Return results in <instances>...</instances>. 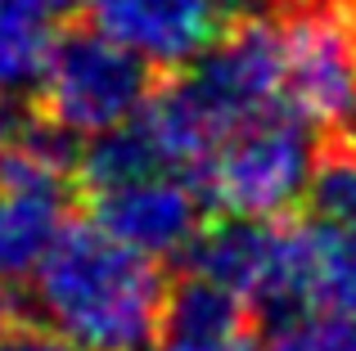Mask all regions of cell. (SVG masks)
<instances>
[{"instance_id": "6da1fadb", "label": "cell", "mask_w": 356, "mask_h": 351, "mask_svg": "<svg viewBox=\"0 0 356 351\" xmlns=\"http://www.w3.org/2000/svg\"><path fill=\"white\" fill-rule=\"evenodd\" d=\"M27 284L36 325L72 338L86 351H145L163 329V266L118 243L95 221H68Z\"/></svg>"}, {"instance_id": "7a4b0ae2", "label": "cell", "mask_w": 356, "mask_h": 351, "mask_svg": "<svg viewBox=\"0 0 356 351\" xmlns=\"http://www.w3.org/2000/svg\"><path fill=\"white\" fill-rule=\"evenodd\" d=\"M316 158L321 144L312 126L289 108H266L230 126L190 180L221 216H284L302 203Z\"/></svg>"}, {"instance_id": "3957f363", "label": "cell", "mask_w": 356, "mask_h": 351, "mask_svg": "<svg viewBox=\"0 0 356 351\" xmlns=\"http://www.w3.org/2000/svg\"><path fill=\"white\" fill-rule=\"evenodd\" d=\"M154 90V68L95 27H63L32 90V117L68 140L131 122Z\"/></svg>"}, {"instance_id": "277c9868", "label": "cell", "mask_w": 356, "mask_h": 351, "mask_svg": "<svg viewBox=\"0 0 356 351\" xmlns=\"http://www.w3.org/2000/svg\"><path fill=\"white\" fill-rule=\"evenodd\" d=\"M190 271L226 289L243 311L284 316L312 307V234L280 216H221L190 243Z\"/></svg>"}, {"instance_id": "5b68a950", "label": "cell", "mask_w": 356, "mask_h": 351, "mask_svg": "<svg viewBox=\"0 0 356 351\" xmlns=\"http://www.w3.org/2000/svg\"><path fill=\"white\" fill-rule=\"evenodd\" d=\"M280 108L316 135L356 126V5L302 0L280 23Z\"/></svg>"}, {"instance_id": "8992f818", "label": "cell", "mask_w": 356, "mask_h": 351, "mask_svg": "<svg viewBox=\"0 0 356 351\" xmlns=\"http://www.w3.org/2000/svg\"><path fill=\"white\" fill-rule=\"evenodd\" d=\"M181 81L221 135L266 108H280V23L261 14L226 23Z\"/></svg>"}, {"instance_id": "52a82bcc", "label": "cell", "mask_w": 356, "mask_h": 351, "mask_svg": "<svg viewBox=\"0 0 356 351\" xmlns=\"http://www.w3.org/2000/svg\"><path fill=\"white\" fill-rule=\"evenodd\" d=\"M90 221L118 243L167 262L185 257L199 230L208 225V203L199 185L181 171H145L136 180L90 194Z\"/></svg>"}, {"instance_id": "ba28073f", "label": "cell", "mask_w": 356, "mask_h": 351, "mask_svg": "<svg viewBox=\"0 0 356 351\" xmlns=\"http://www.w3.org/2000/svg\"><path fill=\"white\" fill-rule=\"evenodd\" d=\"M90 27L149 68H190L221 36L217 0H81Z\"/></svg>"}, {"instance_id": "9c48e42d", "label": "cell", "mask_w": 356, "mask_h": 351, "mask_svg": "<svg viewBox=\"0 0 356 351\" xmlns=\"http://www.w3.org/2000/svg\"><path fill=\"white\" fill-rule=\"evenodd\" d=\"M81 0H0V104L32 99L68 14Z\"/></svg>"}, {"instance_id": "30bf717a", "label": "cell", "mask_w": 356, "mask_h": 351, "mask_svg": "<svg viewBox=\"0 0 356 351\" xmlns=\"http://www.w3.org/2000/svg\"><path fill=\"white\" fill-rule=\"evenodd\" d=\"M248 311L230 298L226 289H217L203 275H181L176 284H167L163 302V329H185V334H239Z\"/></svg>"}, {"instance_id": "8fae6325", "label": "cell", "mask_w": 356, "mask_h": 351, "mask_svg": "<svg viewBox=\"0 0 356 351\" xmlns=\"http://www.w3.org/2000/svg\"><path fill=\"white\" fill-rule=\"evenodd\" d=\"M312 234V307H334L356 320V234L307 221Z\"/></svg>"}, {"instance_id": "7c38bea8", "label": "cell", "mask_w": 356, "mask_h": 351, "mask_svg": "<svg viewBox=\"0 0 356 351\" xmlns=\"http://www.w3.org/2000/svg\"><path fill=\"white\" fill-rule=\"evenodd\" d=\"M257 351H356V320L334 307H293L270 316V334Z\"/></svg>"}, {"instance_id": "4fadbf2b", "label": "cell", "mask_w": 356, "mask_h": 351, "mask_svg": "<svg viewBox=\"0 0 356 351\" xmlns=\"http://www.w3.org/2000/svg\"><path fill=\"white\" fill-rule=\"evenodd\" d=\"M302 198L312 203V221L343 230V234H356V149L321 153Z\"/></svg>"}, {"instance_id": "5bb4252c", "label": "cell", "mask_w": 356, "mask_h": 351, "mask_svg": "<svg viewBox=\"0 0 356 351\" xmlns=\"http://www.w3.org/2000/svg\"><path fill=\"white\" fill-rule=\"evenodd\" d=\"M145 351H257L248 334H185V329H158Z\"/></svg>"}, {"instance_id": "9a60e30c", "label": "cell", "mask_w": 356, "mask_h": 351, "mask_svg": "<svg viewBox=\"0 0 356 351\" xmlns=\"http://www.w3.org/2000/svg\"><path fill=\"white\" fill-rule=\"evenodd\" d=\"M0 351H86V347H77L72 338H63V334H54V329H45V325H14V329H5V338H0Z\"/></svg>"}, {"instance_id": "2e32d148", "label": "cell", "mask_w": 356, "mask_h": 351, "mask_svg": "<svg viewBox=\"0 0 356 351\" xmlns=\"http://www.w3.org/2000/svg\"><path fill=\"white\" fill-rule=\"evenodd\" d=\"M221 14H226V23H235V18H252L266 9V0H217Z\"/></svg>"}, {"instance_id": "e0dca14e", "label": "cell", "mask_w": 356, "mask_h": 351, "mask_svg": "<svg viewBox=\"0 0 356 351\" xmlns=\"http://www.w3.org/2000/svg\"><path fill=\"white\" fill-rule=\"evenodd\" d=\"M5 329H9V302H5V293H0V338H5Z\"/></svg>"}]
</instances>
